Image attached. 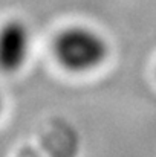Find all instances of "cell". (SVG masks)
<instances>
[{
    "mask_svg": "<svg viewBox=\"0 0 156 157\" xmlns=\"http://www.w3.org/2000/svg\"><path fill=\"white\" fill-rule=\"evenodd\" d=\"M2 110H3V98L0 95V114H2Z\"/></svg>",
    "mask_w": 156,
    "mask_h": 157,
    "instance_id": "obj_3",
    "label": "cell"
},
{
    "mask_svg": "<svg viewBox=\"0 0 156 157\" xmlns=\"http://www.w3.org/2000/svg\"><path fill=\"white\" fill-rule=\"evenodd\" d=\"M109 53L106 37L86 25H69L58 31L52 41L55 61L69 73L81 75L101 67Z\"/></svg>",
    "mask_w": 156,
    "mask_h": 157,
    "instance_id": "obj_1",
    "label": "cell"
},
{
    "mask_svg": "<svg viewBox=\"0 0 156 157\" xmlns=\"http://www.w3.org/2000/svg\"><path fill=\"white\" fill-rule=\"evenodd\" d=\"M32 35L28 25L20 18H11L0 25V70L18 72L31 55Z\"/></svg>",
    "mask_w": 156,
    "mask_h": 157,
    "instance_id": "obj_2",
    "label": "cell"
}]
</instances>
